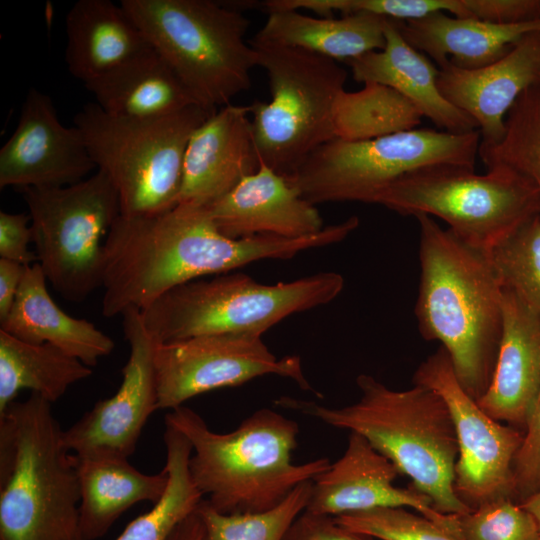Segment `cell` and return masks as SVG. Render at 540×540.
<instances>
[{
	"instance_id": "39",
	"label": "cell",
	"mask_w": 540,
	"mask_h": 540,
	"mask_svg": "<svg viewBox=\"0 0 540 540\" xmlns=\"http://www.w3.org/2000/svg\"><path fill=\"white\" fill-rule=\"evenodd\" d=\"M29 214L0 212V256L24 266L38 262L37 255L29 249L33 230Z\"/></svg>"
},
{
	"instance_id": "33",
	"label": "cell",
	"mask_w": 540,
	"mask_h": 540,
	"mask_svg": "<svg viewBox=\"0 0 540 540\" xmlns=\"http://www.w3.org/2000/svg\"><path fill=\"white\" fill-rule=\"evenodd\" d=\"M312 482L300 484L280 504L258 513H220L203 499L197 507L204 527L203 540H283L306 509Z\"/></svg>"
},
{
	"instance_id": "16",
	"label": "cell",
	"mask_w": 540,
	"mask_h": 540,
	"mask_svg": "<svg viewBox=\"0 0 540 540\" xmlns=\"http://www.w3.org/2000/svg\"><path fill=\"white\" fill-rule=\"evenodd\" d=\"M95 168L81 131L64 126L50 96L30 88L17 126L0 149V188L65 187Z\"/></svg>"
},
{
	"instance_id": "9",
	"label": "cell",
	"mask_w": 540,
	"mask_h": 540,
	"mask_svg": "<svg viewBox=\"0 0 540 540\" xmlns=\"http://www.w3.org/2000/svg\"><path fill=\"white\" fill-rule=\"evenodd\" d=\"M271 98L249 105L259 163L286 178L316 149L336 138L334 108L345 90L339 62L295 47L249 40Z\"/></svg>"
},
{
	"instance_id": "40",
	"label": "cell",
	"mask_w": 540,
	"mask_h": 540,
	"mask_svg": "<svg viewBox=\"0 0 540 540\" xmlns=\"http://www.w3.org/2000/svg\"><path fill=\"white\" fill-rule=\"evenodd\" d=\"M468 17L495 24L540 18V0H462Z\"/></svg>"
},
{
	"instance_id": "11",
	"label": "cell",
	"mask_w": 540,
	"mask_h": 540,
	"mask_svg": "<svg viewBox=\"0 0 540 540\" xmlns=\"http://www.w3.org/2000/svg\"><path fill=\"white\" fill-rule=\"evenodd\" d=\"M479 131L412 129L363 141L335 138L316 149L287 178L312 204L373 203L387 186L413 171L437 165L474 170Z\"/></svg>"
},
{
	"instance_id": "12",
	"label": "cell",
	"mask_w": 540,
	"mask_h": 540,
	"mask_svg": "<svg viewBox=\"0 0 540 540\" xmlns=\"http://www.w3.org/2000/svg\"><path fill=\"white\" fill-rule=\"evenodd\" d=\"M18 190L47 281L68 301H84L101 287L104 242L121 214L113 183L98 170L69 186Z\"/></svg>"
},
{
	"instance_id": "8",
	"label": "cell",
	"mask_w": 540,
	"mask_h": 540,
	"mask_svg": "<svg viewBox=\"0 0 540 540\" xmlns=\"http://www.w3.org/2000/svg\"><path fill=\"white\" fill-rule=\"evenodd\" d=\"M213 112L194 104L167 116L136 119L88 103L74 116V126L98 170L113 183L121 215L150 216L178 205L188 141Z\"/></svg>"
},
{
	"instance_id": "4",
	"label": "cell",
	"mask_w": 540,
	"mask_h": 540,
	"mask_svg": "<svg viewBox=\"0 0 540 540\" xmlns=\"http://www.w3.org/2000/svg\"><path fill=\"white\" fill-rule=\"evenodd\" d=\"M189 440V471L207 503L224 514L267 511L300 484L330 466L327 458L292 462L299 426L268 408L248 416L233 431L216 433L194 410L179 406L165 416Z\"/></svg>"
},
{
	"instance_id": "15",
	"label": "cell",
	"mask_w": 540,
	"mask_h": 540,
	"mask_svg": "<svg viewBox=\"0 0 540 540\" xmlns=\"http://www.w3.org/2000/svg\"><path fill=\"white\" fill-rule=\"evenodd\" d=\"M121 316L130 348L121 384L113 396L96 402L63 431L65 446L74 454L109 449L129 457L148 418L158 409L154 357L159 342L145 327L140 310L128 308Z\"/></svg>"
},
{
	"instance_id": "1",
	"label": "cell",
	"mask_w": 540,
	"mask_h": 540,
	"mask_svg": "<svg viewBox=\"0 0 540 540\" xmlns=\"http://www.w3.org/2000/svg\"><path fill=\"white\" fill-rule=\"evenodd\" d=\"M420 229V283L415 315L420 334L447 351L465 391L487 390L503 329V288L485 252L442 229L431 216H414Z\"/></svg>"
},
{
	"instance_id": "5",
	"label": "cell",
	"mask_w": 540,
	"mask_h": 540,
	"mask_svg": "<svg viewBox=\"0 0 540 540\" xmlns=\"http://www.w3.org/2000/svg\"><path fill=\"white\" fill-rule=\"evenodd\" d=\"M37 393L0 413V540H83L74 453Z\"/></svg>"
},
{
	"instance_id": "2",
	"label": "cell",
	"mask_w": 540,
	"mask_h": 540,
	"mask_svg": "<svg viewBox=\"0 0 540 540\" xmlns=\"http://www.w3.org/2000/svg\"><path fill=\"white\" fill-rule=\"evenodd\" d=\"M251 239L219 232L206 207L177 205L150 216L121 215L103 246L102 314L143 311L171 289L252 263Z\"/></svg>"
},
{
	"instance_id": "13",
	"label": "cell",
	"mask_w": 540,
	"mask_h": 540,
	"mask_svg": "<svg viewBox=\"0 0 540 540\" xmlns=\"http://www.w3.org/2000/svg\"><path fill=\"white\" fill-rule=\"evenodd\" d=\"M414 384L437 392L456 431L454 488L471 509L503 498L516 501L514 462L524 432L489 416L459 383L447 351L439 349L414 373Z\"/></svg>"
},
{
	"instance_id": "7",
	"label": "cell",
	"mask_w": 540,
	"mask_h": 540,
	"mask_svg": "<svg viewBox=\"0 0 540 540\" xmlns=\"http://www.w3.org/2000/svg\"><path fill=\"white\" fill-rule=\"evenodd\" d=\"M343 287L335 272L273 285L244 273H223L181 284L141 312L159 343L227 333L262 336L291 314L329 303Z\"/></svg>"
},
{
	"instance_id": "38",
	"label": "cell",
	"mask_w": 540,
	"mask_h": 540,
	"mask_svg": "<svg viewBox=\"0 0 540 540\" xmlns=\"http://www.w3.org/2000/svg\"><path fill=\"white\" fill-rule=\"evenodd\" d=\"M516 501L540 490V390L514 462Z\"/></svg>"
},
{
	"instance_id": "23",
	"label": "cell",
	"mask_w": 540,
	"mask_h": 540,
	"mask_svg": "<svg viewBox=\"0 0 540 540\" xmlns=\"http://www.w3.org/2000/svg\"><path fill=\"white\" fill-rule=\"evenodd\" d=\"M65 62L83 84L153 49L123 6L111 0H78L65 17Z\"/></svg>"
},
{
	"instance_id": "26",
	"label": "cell",
	"mask_w": 540,
	"mask_h": 540,
	"mask_svg": "<svg viewBox=\"0 0 540 540\" xmlns=\"http://www.w3.org/2000/svg\"><path fill=\"white\" fill-rule=\"evenodd\" d=\"M38 262L27 266L15 302L0 329L33 344H51L89 367L114 349V341L96 326L66 314L50 297Z\"/></svg>"
},
{
	"instance_id": "25",
	"label": "cell",
	"mask_w": 540,
	"mask_h": 540,
	"mask_svg": "<svg viewBox=\"0 0 540 540\" xmlns=\"http://www.w3.org/2000/svg\"><path fill=\"white\" fill-rule=\"evenodd\" d=\"M394 21L403 38L439 68L449 62L463 69L484 67L502 58L524 35L540 32V18L495 24L437 12L419 20Z\"/></svg>"
},
{
	"instance_id": "19",
	"label": "cell",
	"mask_w": 540,
	"mask_h": 540,
	"mask_svg": "<svg viewBox=\"0 0 540 540\" xmlns=\"http://www.w3.org/2000/svg\"><path fill=\"white\" fill-rule=\"evenodd\" d=\"M249 105L228 104L192 133L184 154L178 205L207 207L259 167Z\"/></svg>"
},
{
	"instance_id": "37",
	"label": "cell",
	"mask_w": 540,
	"mask_h": 540,
	"mask_svg": "<svg viewBox=\"0 0 540 540\" xmlns=\"http://www.w3.org/2000/svg\"><path fill=\"white\" fill-rule=\"evenodd\" d=\"M462 540H539L534 517L511 498L498 499L457 515Z\"/></svg>"
},
{
	"instance_id": "32",
	"label": "cell",
	"mask_w": 540,
	"mask_h": 540,
	"mask_svg": "<svg viewBox=\"0 0 540 540\" xmlns=\"http://www.w3.org/2000/svg\"><path fill=\"white\" fill-rule=\"evenodd\" d=\"M501 139L481 145L478 155L488 168L505 165L529 178L540 195V83L526 89L505 119Z\"/></svg>"
},
{
	"instance_id": "3",
	"label": "cell",
	"mask_w": 540,
	"mask_h": 540,
	"mask_svg": "<svg viewBox=\"0 0 540 540\" xmlns=\"http://www.w3.org/2000/svg\"><path fill=\"white\" fill-rule=\"evenodd\" d=\"M356 381L361 397L348 406L331 408L290 397H282L276 404L363 436L411 479L412 487L431 499L437 511L449 515L472 511L454 488L459 449L442 397L417 384L394 390L366 374Z\"/></svg>"
},
{
	"instance_id": "24",
	"label": "cell",
	"mask_w": 540,
	"mask_h": 540,
	"mask_svg": "<svg viewBox=\"0 0 540 540\" xmlns=\"http://www.w3.org/2000/svg\"><path fill=\"white\" fill-rule=\"evenodd\" d=\"M74 455L83 540L103 537L130 507L143 501L155 504L167 488L165 466L157 474H145L133 467L128 457L113 450L94 449Z\"/></svg>"
},
{
	"instance_id": "29",
	"label": "cell",
	"mask_w": 540,
	"mask_h": 540,
	"mask_svg": "<svg viewBox=\"0 0 540 540\" xmlns=\"http://www.w3.org/2000/svg\"><path fill=\"white\" fill-rule=\"evenodd\" d=\"M92 375L91 367L48 344L22 341L0 329V413L29 389L50 403Z\"/></svg>"
},
{
	"instance_id": "45",
	"label": "cell",
	"mask_w": 540,
	"mask_h": 540,
	"mask_svg": "<svg viewBox=\"0 0 540 540\" xmlns=\"http://www.w3.org/2000/svg\"><path fill=\"white\" fill-rule=\"evenodd\" d=\"M540 540V539H539Z\"/></svg>"
},
{
	"instance_id": "21",
	"label": "cell",
	"mask_w": 540,
	"mask_h": 540,
	"mask_svg": "<svg viewBox=\"0 0 540 540\" xmlns=\"http://www.w3.org/2000/svg\"><path fill=\"white\" fill-rule=\"evenodd\" d=\"M539 390L540 320L512 291L503 288L497 360L486 392L476 401L495 420L525 433Z\"/></svg>"
},
{
	"instance_id": "18",
	"label": "cell",
	"mask_w": 540,
	"mask_h": 540,
	"mask_svg": "<svg viewBox=\"0 0 540 540\" xmlns=\"http://www.w3.org/2000/svg\"><path fill=\"white\" fill-rule=\"evenodd\" d=\"M538 83L540 32L524 35L502 58L481 68L463 69L449 62L439 68L437 79L444 98L475 121L481 145L501 139L509 110Z\"/></svg>"
},
{
	"instance_id": "20",
	"label": "cell",
	"mask_w": 540,
	"mask_h": 540,
	"mask_svg": "<svg viewBox=\"0 0 540 540\" xmlns=\"http://www.w3.org/2000/svg\"><path fill=\"white\" fill-rule=\"evenodd\" d=\"M206 208L219 232L231 239L301 238L324 228L315 205L286 177L263 163Z\"/></svg>"
},
{
	"instance_id": "30",
	"label": "cell",
	"mask_w": 540,
	"mask_h": 540,
	"mask_svg": "<svg viewBox=\"0 0 540 540\" xmlns=\"http://www.w3.org/2000/svg\"><path fill=\"white\" fill-rule=\"evenodd\" d=\"M164 444L169 480L152 508L131 521L116 540H167L174 528L203 500L189 471L192 446L174 426L165 423Z\"/></svg>"
},
{
	"instance_id": "34",
	"label": "cell",
	"mask_w": 540,
	"mask_h": 540,
	"mask_svg": "<svg viewBox=\"0 0 540 540\" xmlns=\"http://www.w3.org/2000/svg\"><path fill=\"white\" fill-rule=\"evenodd\" d=\"M486 254L502 287L540 320V215Z\"/></svg>"
},
{
	"instance_id": "43",
	"label": "cell",
	"mask_w": 540,
	"mask_h": 540,
	"mask_svg": "<svg viewBox=\"0 0 540 540\" xmlns=\"http://www.w3.org/2000/svg\"><path fill=\"white\" fill-rule=\"evenodd\" d=\"M204 527L197 509L181 521L167 540H203Z\"/></svg>"
},
{
	"instance_id": "31",
	"label": "cell",
	"mask_w": 540,
	"mask_h": 540,
	"mask_svg": "<svg viewBox=\"0 0 540 540\" xmlns=\"http://www.w3.org/2000/svg\"><path fill=\"white\" fill-rule=\"evenodd\" d=\"M422 117L396 90L366 82L359 91L340 93L333 120L336 138L363 141L416 129Z\"/></svg>"
},
{
	"instance_id": "17",
	"label": "cell",
	"mask_w": 540,
	"mask_h": 540,
	"mask_svg": "<svg viewBox=\"0 0 540 540\" xmlns=\"http://www.w3.org/2000/svg\"><path fill=\"white\" fill-rule=\"evenodd\" d=\"M399 473L363 436L350 432L343 455L313 479L305 510L337 517L403 507L417 511L462 540L458 516L437 511L431 499L414 487H397L394 481Z\"/></svg>"
},
{
	"instance_id": "44",
	"label": "cell",
	"mask_w": 540,
	"mask_h": 540,
	"mask_svg": "<svg viewBox=\"0 0 540 540\" xmlns=\"http://www.w3.org/2000/svg\"><path fill=\"white\" fill-rule=\"evenodd\" d=\"M520 504L534 517L540 530V490Z\"/></svg>"
},
{
	"instance_id": "14",
	"label": "cell",
	"mask_w": 540,
	"mask_h": 540,
	"mask_svg": "<svg viewBox=\"0 0 540 540\" xmlns=\"http://www.w3.org/2000/svg\"><path fill=\"white\" fill-rule=\"evenodd\" d=\"M154 362L158 409L173 410L197 395L270 374L312 390L301 359L277 358L257 335L213 334L158 343Z\"/></svg>"
},
{
	"instance_id": "42",
	"label": "cell",
	"mask_w": 540,
	"mask_h": 540,
	"mask_svg": "<svg viewBox=\"0 0 540 540\" xmlns=\"http://www.w3.org/2000/svg\"><path fill=\"white\" fill-rule=\"evenodd\" d=\"M27 266L0 258V323L9 315Z\"/></svg>"
},
{
	"instance_id": "27",
	"label": "cell",
	"mask_w": 540,
	"mask_h": 540,
	"mask_svg": "<svg viewBox=\"0 0 540 540\" xmlns=\"http://www.w3.org/2000/svg\"><path fill=\"white\" fill-rule=\"evenodd\" d=\"M84 86L104 112L117 117L157 118L198 105L154 49Z\"/></svg>"
},
{
	"instance_id": "36",
	"label": "cell",
	"mask_w": 540,
	"mask_h": 540,
	"mask_svg": "<svg viewBox=\"0 0 540 540\" xmlns=\"http://www.w3.org/2000/svg\"><path fill=\"white\" fill-rule=\"evenodd\" d=\"M334 519L353 532L379 540H461L432 520L403 507L377 508Z\"/></svg>"
},
{
	"instance_id": "6",
	"label": "cell",
	"mask_w": 540,
	"mask_h": 540,
	"mask_svg": "<svg viewBox=\"0 0 540 540\" xmlns=\"http://www.w3.org/2000/svg\"><path fill=\"white\" fill-rule=\"evenodd\" d=\"M201 107L216 111L251 86L258 57L245 40L249 20L235 4L212 0H121Z\"/></svg>"
},
{
	"instance_id": "10",
	"label": "cell",
	"mask_w": 540,
	"mask_h": 540,
	"mask_svg": "<svg viewBox=\"0 0 540 540\" xmlns=\"http://www.w3.org/2000/svg\"><path fill=\"white\" fill-rule=\"evenodd\" d=\"M487 169L478 175L452 165L422 168L387 186L373 203L402 215L438 217L462 242L488 253L540 215V195L510 167Z\"/></svg>"
},
{
	"instance_id": "22",
	"label": "cell",
	"mask_w": 540,
	"mask_h": 540,
	"mask_svg": "<svg viewBox=\"0 0 540 540\" xmlns=\"http://www.w3.org/2000/svg\"><path fill=\"white\" fill-rule=\"evenodd\" d=\"M385 46L348 61L357 82L386 85L407 98L436 126L451 133L475 131L477 124L441 94L439 69L400 34L395 21L386 20Z\"/></svg>"
},
{
	"instance_id": "35",
	"label": "cell",
	"mask_w": 540,
	"mask_h": 540,
	"mask_svg": "<svg viewBox=\"0 0 540 540\" xmlns=\"http://www.w3.org/2000/svg\"><path fill=\"white\" fill-rule=\"evenodd\" d=\"M282 10H310L322 17L368 13L398 21H413L437 12H450L456 17H468L462 0H276Z\"/></svg>"
},
{
	"instance_id": "41",
	"label": "cell",
	"mask_w": 540,
	"mask_h": 540,
	"mask_svg": "<svg viewBox=\"0 0 540 540\" xmlns=\"http://www.w3.org/2000/svg\"><path fill=\"white\" fill-rule=\"evenodd\" d=\"M283 540H372L340 525L334 517L304 510L292 523Z\"/></svg>"
},
{
	"instance_id": "28",
	"label": "cell",
	"mask_w": 540,
	"mask_h": 540,
	"mask_svg": "<svg viewBox=\"0 0 540 540\" xmlns=\"http://www.w3.org/2000/svg\"><path fill=\"white\" fill-rule=\"evenodd\" d=\"M254 36L273 44L304 49L337 62L350 61L385 46L387 18L356 13L312 17L297 10H272Z\"/></svg>"
}]
</instances>
